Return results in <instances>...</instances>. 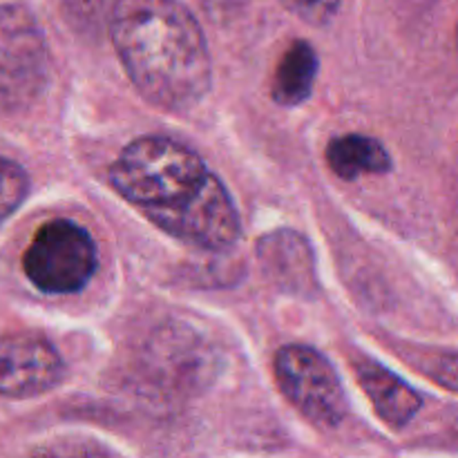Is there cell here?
<instances>
[{
	"label": "cell",
	"instance_id": "6",
	"mask_svg": "<svg viewBox=\"0 0 458 458\" xmlns=\"http://www.w3.org/2000/svg\"><path fill=\"white\" fill-rule=\"evenodd\" d=\"M65 376L61 353L30 334L0 335V396L34 398L52 392Z\"/></svg>",
	"mask_w": 458,
	"mask_h": 458
},
{
	"label": "cell",
	"instance_id": "4",
	"mask_svg": "<svg viewBox=\"0 0 458 458\" xmlns=\"http://www.w3.org/2000/svg\"><path fill=\"white\" fill-rule=\"evenodd\" d=\"M98 267L92 235L72 219H52L31 237L22 271L27 280L49 295H70L83 289Z\"/></svg>",
	"mask_w": 458,
	"mask_h": 458
},
{
	"label": "cell",
	"instance_id": "1",
	"mask_svg": "<svg viewBox=\"0 0 458 458\" xmlns=\"http://www.w3.org/2000/svg\"><path fill=\"white\" fill-rule=\"evenodd\" d=\"M112 188L183 244L228 250L242 235L231 192L206 161L170 137L130 141L110 165Z\"/></svg>",
	"mask_w": 458,
	"mask_h": 458
},
{
	"label": "cell",
	"instance_id": "14",
	"mask_svg": "<svg viewBox=\"0 0 458 458\" xmlns=\"http://www.w3.org/2000/svg\"><path fill=\"white\" fill-rule=\"evenodd\" d=\"M434 378L441 385H445L447 389L458 392V353L443 356L441 360L437 362V367H434Z\"/></svg>",
	"mask_w": 458,
	"mask_h": 458
},
{
	"label": "cell",
	"instance_id": "3",
	"mask_svg": "<svg viewBox=\"0 0 458 458\" xmlns=\"http://www.w3.org/2000/svg\"><path fill=\"white\" fill-rule=\"evenodd\" d=\"M47 83L49 49L38 21L22 4H0V112L31 107Z\"/></svg>",
	"mask_w": 458,
	"mask_h": 458
},
{
	"label": "cell",
	"instance_id": "13",
	"mask_svg": "<svg viewBox=\"0 0 458 458\" xmlns=\"http://www.w3.org/2000/svg\"><path fill=\"white\" fill-rule=\"evenodd\" d=\"M289 12L311 25H327L338 13L340 0H282Z\"/></svg>",
	"mask_w": 458,
	"mask_h": 458
},
{
	"label": "cell",
	"instance_id": "10",
	"mask_svg": "<svg viewBox=\"0 0 458 458\" xmlns=\"http://www.w3.org/2000/svg\"><path fill=\"white\" fill-rule=\"evenodd\" d=\"M318 79V54L307 40H293L282 54L273 74V98L280 106L293 107L307 101Z\"/></svg>",
	"mask_w": 458,
	"mask_h": 458
},
{
	"label": "cell",
	"instance_id": "5",
	"mask_svg": "<svg viewBox=\"0 0 458 458\" xmlns=\"http://www.w3.org/2000/svg\"><path fill=\"white\" fill-rule=\"evenodd\" d=\"M276 378L295 410L322 429L338 428L349 410L334 365L307 344H289L276 356Z\"/></svg>",
	"mask_w": 458,
	"mask_h": 458
},
{
	"label": "cell",
	"instance_id": "2",
	"mask_svg": "<svg viewBox=\"0 0 458 458\" xmlns=\"http://www.w3.org/2000/svg\"><path fill=\"white\" fill-rule=\"evenodd\" d=\"M107 31L125 74L152 106L186 112L208 94V43L182 3L121 0Z\"/></svg>",
	"mask_w": 458,
	"mask_h": 458
},
{
	"label": "cell",
	"instance_id": "7",
	"mask_svg": "<svg viewBox=\"0 0 458 458\" xmlns=\"http://www.w3.org/2000/svg\"><path fill=\"white\" fill-rule=\"evenodd\" d=\"M358 380L369 401L374 403L380 419L392 428H403L419 414L423 403L419 392L378 362H358Z\"/></svg>",
	"mask_w": 458,
	"mask_h": 458
},
{
	"label": "cell",
	"instance_id": "12",
	"mask_svg": "<svg viewBox=\"0 0 458 458\" xmlns=\"http://www.w3.org/2000/svg\"><path fill=\"white\" fill-rule=\"evenodd\" d=\"M30 192V177L16 161L0 157V224L12 217Z\"/></svg>",
	"mask_w": 458,
	"mask_h": 458
},
{
	"label": "cell",
	"instance_id": "9",
	"mask_svg": "<svg viewBox=\"0 0 458 458\" xmlns=\"http://www.w3.org/2000/svg\"><path fill=\"white\" fill-rule=\"evenodd\" d=\"M327 164L344 182L385 174L392 170V157L383 143L367 134H343L327 146Z\"/></svg>",
	"mask_w": 458,
	"mask_h": 458
},
{
	"label": "cell",
	"instance_id": "11",
	"mask_svg": "<svg viewBox=\"0 0 458 458\" xmlns=\"http://www.w3.org/2000/svg\"><path fill=\"white\" fill-rule=\"evenodd\" d=\"M119 3L121 0H61V9L72 30L85 36H97L106 27L110 30Z\"/></svg>",
	"mask_w": 458,
	"mask_h": 458
},
{
	"label": "cell",
	"instance_id": "8",
	"mask_svg": "<svg viewBox=\"0 0 458 458\" xmlns=\"http://www.w3.org/2000/svg\"><path fill=\"white\" fill-rule=\"evenodd\" d=\"M262 267L286 289L302 291L304 282L313 284V258L307 242L291 231H277L259 242Z\"/></svg>",
	"mask_w": 458,
	"mask_h": 458
},
{
	"label": "cell",
	"instance_id": "15",
	"mask_svg": "<svg viewBox=\"0 0 458 458\" xmlns=\"http://www.w3.org/2000/svg\"><path fill=\"white\" fill-rule=\"evenodd\" d=\"M201 4H204L210 16L219 18V21H228V18L242 12L246 0H201Z\"/></svg>",
	"mask_w": 458,
	"mask_h": 458
}]
</instances>
